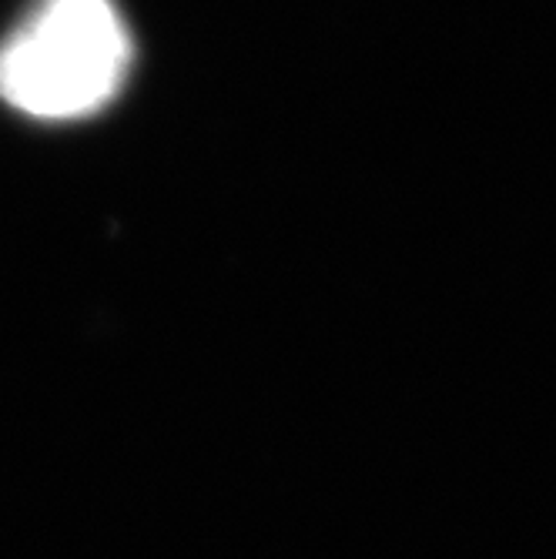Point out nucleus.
I'll list each match as a JSON object with an SVG mask.
<instances>
[{
	"label": "nucleus",
	"mask_w": 556,
	"mask_h": 559,
	"mask_svg": "<svg viewBox=\"0 0 556 559\" xmlns=\"http://www.w3.org/2000/svg\"><path fill=\"white\" fill-rule=\"evenodd\" d=\"M134 61L115 0H37L0 44V100L37 121L108 108Z\"/></svg>",
	"instance_id": "f257e3e1"
}]
</instances>
